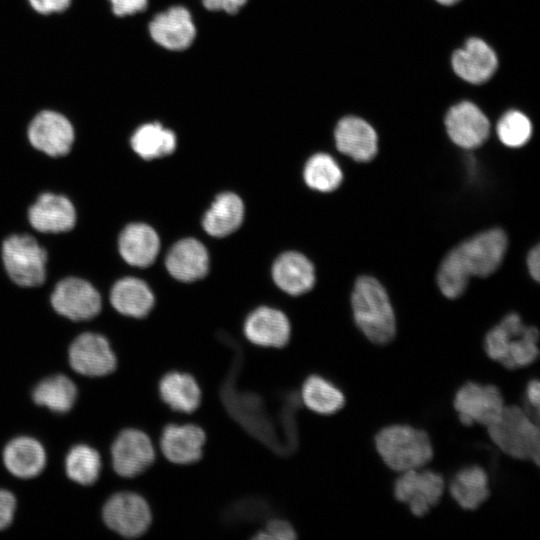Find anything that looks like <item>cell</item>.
Listing matches in <instances>:
<instances>
[{
    "label": "cell",
    "mask_w": 540,
    "mask_h": 540,
    "mask_svg": "<svg viewBox=\"0 0 540 540\" xmlns=\"http://www.w3.org/2000/svg\"><path fill=\"white\" fill-rule=\"evenodd\" d=\"M28 218L31 226L39 232H67L75 226L76 210L67 197L43 193L30 206Z\"/></svg>",
    "instance_id": "19"
},
{
    "label": "cell",
    "mask_w": 540,
    "mask_h": 540,
    "mask_svg": "<svg viewBox=\"0 0 540 540\" xmlns=\"http://www.w3.org/2000/svg\"><path fill=\"white\" fill-rule=\"evenodd\" d=\"M272 276L275 283L291 295L308 292L315 283L312 263L297 252L280 255L272 267Z\"/></svg>",
    "instance_id": "24"
},
{
    "label": "cell",
    "mask_w": 540,
    "mask_h": 540,
    "mask_svg": "<svg viewBox=\"0 0 540 540\" xmlns=\"http://www.w3.org/2000/svg\"><path fill=\"white\" fill-rule=\"evenodd\" d=\"M449 492L462 509L475 510L490 496L488 475L478 465L462 468L453 476Z\"/></svg>",
    "instance_id": "28"
},
{
    "label": "cell",
    "mask_w": 540,
    "mask_h": 540,
    "mask_svg": "<svg viewBox=\"0 0 540 540\" xmlns=\"http://www.w3.org/2000/svg\"><path fill=\"white\" fill-rule=\"evenodd\" d=\"M111 457L114 471L121 477L132 478L154 464L156 450L147 433L128 428L121 431L113 442Z\"/></svg>",
    "instance_id": "11"
},
{
    "label": "cell",
    "mask_w": 540,
    "mask_h": 540,
    "mask_svg": "<svg viewBox=\"0 0 540 540\" xmlns=\"http://www.w3.org/2000/svg\"><path fill=\"white\" fill-rule=\"evenodd\" d=\"M102 515L111 530L126 538L143 535L153 519L147 500L134 492H120L111 496L103 507Z\"/></svg>",
    "instance_id": "8"
},
{
    "label": "cell",
    "mask_w": 540,
    "mask_h": 540,
    "mask_svg": "<svg viewBox=\"0 0 540 540\" xmlns=\"http://www.w3.org/2000/svg\"><path fill=\"white\" fill-rule=\"evenodd\" d=\"M507 236L499 228L490 229L464 241L442 260L437 283L444 296L457 298L471 276L487 277L500 266L507 249Z\"/></svg>",
    "instance_id": "1"
},
{
    "label": "cell",
    "mask_w": 540,
    "mask_h": 540,
    "mask_svg": "<svg viewBox=\"0 0 540 540\" xmlns=\"http://www.w3.org/2000/svg\"><path fill=\"white\" fill-rule=\"evenodd\" d=\"M2 259L8 276L17 285L35 287L44 282L47 254L32 236L7 237L2 244Z\"/></svg>",
    "instance_id": "6"
},
{
    "label": "cell",
    "mask_w": 540,
    "mask_h": 540,
    "mask_svg": "<svg viewBox=\"0 0 540 540\" xmlns=\"http://www.w3.org/2000/svg\"><path fill=\"white\" fill-rule=\"evenodd\" d=\"M110 301L119 313L129 317L142 318L151 311L155 299L144 281L134 277H125L112 287Z\"/></svg>",
    "instance_id": "27"
},
{
    "label": "cell",
    "mask_w": 540,
    "mask_h": 540,
    "mask_svg": "<svg viewBox=\"0 0 540 540\" xmlns=\"http://www.w3.org/2000/svg\"><path fill=\"white\" fill-rule=\"evenodd\" d=\"M538 339L536 327L525 325L517 313H509L486 334L484 350L507 369L523 368L538 358Z\"/></svg>",
    "instance_id": "3"
},
{
    "label": "cell",
    "mask_w": 540,
    "mask_h": 540,
    "mask_svg": "<svg viewBox=\"0 0 540 540\" xmlns=\"http://www.w3.org/2000/svg\"><path fill=\"white\" fill-rule=\"evenodd\" d=\"M16 499L14 495L6 490H0V530L8 527L14 516Z\"/></svg>",
    "instance_id": "36"
},
{
    "label": "cell",
    "mask_w": 540,
    "mask_h": 540,
    "mask_svg": "<svg viewBox=\"0 0 540 540\" xmlns=\"http://www.w3.org/2000/svg\"><path fill=\"white\" fill-rule=\"evenodd\" d=\"M54 310L73 321L88 320L101 310L99 292L88 281L67 277L61 280L51 295Z\"/></svg>",
    "instance_id": "12"
},
{
    "label": "cell",
    "mask_w": 540,
    "mask_h": 540,
    "mask_svg": "<svg viewBox=\"0 0 540 540\" xmlns=\"http://www.w3.org/2000/svg\"><path fill=\"white\" fill-rule=\"evenodd\" d=\"M32 7L43 14L65 10L70 0H29Z\"/></svg>",
    "instance_id": "40"
},
{
    "label": "cell",
    "mask_w": 540,
    "mask_h": 540,
    "mask_svg": "<svg viewBox=\"0 0 540 540\" xmlns=\"http://www.w3.org/2000/svg\"><path fill=\"white\" fill-rule=\"evenodd\" d=\"M453 406L462 424L489 427L500 417L505 404L496 386L467 382L457 390Z\"/></svg>",
    "instance_id": "7"
},
{
    "label": "cell",
    "mask_w": 540,
    "mask_h": 540,
    "mask_svg": "<svg viewBox=\"0 0 540 540\" xmlns=\"http://www.w3.org/2000/svg\"><path fill=\"white\" fill-rule=\"evenodd\" d=\"M374 441L383 462L396 472L420 469L433 457L428 433L410 425L384 427L376 434Z\"/></svg>",
    "instance_id": "4"
},
{
    "label": "cell",
    "mask_w": 540,
    "mask_h": 540,
    "mask_svg": "<svg viewBox=\"0 0 540 540\" xmlns=\"http://www.w3.org/2000/svg\"><path fill=\"white\" fill-rule=\"evenodd\" d=\"M436 1L444 5H451L458 2L459 0H436Z\"/></svg>",
    "instance_id": "42"
},
{
    "label": "cell",
    "mask_w": 540,
    "mask_h": 540,
    "mask_svg": "<svg viewBox=\"0 0 540 540\" xmlns=\"http://www.w3.org/2000/svg\"><path fill=\"white\" fill-rule=\"evenodd\" d=\"M487 429L492 442L506 455L539 464V427L537 419L526 408L505 406L500 417Z\"/></svg>",
    "instance_id": "5"
},
{
    "label": "cell",
    "mask_w": 540,
    "mask_h": 540,
    "mask_svg": "<svg viewBox=\"0 0 540 540\" xmlns=\"http://www.w3.org/2000/svg\"><path fill=\"white\" fill-rule=\"evenodd\" d=\"M353 318L366 338L384 345L396 334L395 314L383 286L371 276L359 277L351 296Z\"/></svg>",
    "instance_id": "2"
},
{
    "label": "cell",
    "mask_w": 540,
    "mask_h": 540,
    "mask_svg": "<svg viewBox=\"0 0 540 540\" xmlns=\"http://www.w3.org/2000/svg\"><path fill=\"white\" fill-rule=\"evenodd\" d=\"M245 338L253 345L281 349L290 341L291 325L287 316L271 307H258L245 319Z\"/></svg>",
    "instance_id": "16"
},
{
    "label": "cell",
    "mask_w": 540,
    "mask_h": 540,
    "mask_svg": "<svg viewBox=\"0 0 540 540\" xmlns=\"http://www.w3.org/2000/svg\"><path fill=\"white\" fill-rule=\"evenodd\" d=\"M334 138L337 149L358 162L372 160L378 150L375 130L359 117L342 118L335 128Z\"/></svg>",
    "instance_id": "21"
},
{
    "label": "cell",
    "mask_w": 540,
    "mask_h": 540,
    "mask_svg": "<svg viewBox=\"0 0 540 540\" xmlns=\"http://www.w3.org/2000/svg\"><path fill=\"white\" fill-rule=\"evenodd\" d=\"M304 180L312 189L330 192L340 185L342 171L330 155L318 153L307 161L304 168Z\"/></svg>",
    "instance_id": "33"
},
{
    "label": "cell",
    "mask_w": 540,
    "mask_h": 540,
    "mask_svg": "<svg viewBox=\"0 0 540 540\" xmlns=\"http://www.w3.org/2000/svg\"><path fill=\"white\" fill-rule=\"evenodd\" d=\"M158 395L170 411L190 415L200 408L203 392L191 373L169 370L158 381Z\"/></svg>",
    "instance_id": "18"
},
{
    "label": "cell",
    "mask_w": 540,
    "mask_h": 540,
    "mask_svg": "<svg viewBox=\"0 0 540 540\" xmlns=\"http://www.w3.org/2000/svg\"><path fill=\"white\" fill-rule=\"evenodd\" d=\"M444 487L441 474L420 468L402 472L394 483L393 492L413 515L422 517L439 503Z\"/></svg>",
    "instance_id": "9"
},
{
    "label": "cell",
    "mask_w": 540,
    "mask_h": 540,
    "mask_svg": "<svg viewBox=\"0 0 540 540\" xmlns=\"http://www.w3.org/2000/svg\"><path fill=\"white\" fill-rule=\"evenodd\" d=\"M299 400L309 411L323 416L340 411L346 401L338 386L318 374H311L302 382Z\"/></svg>",
    "instance_id": "26"
},
{
    "label": "cell",
    "mask_w": 540,
    "mask_h": 540,
    "mask_svg": "<svg viewBox=\"0 0 540 540\" xmlns=\"http://www.w3.org/2000/svg\"><path fill=\"white\" fill-rule=\"evenodd\" d=\"M297 531L288 520L280 517L269 519L265 525L251 536L256 540H294Z\"/></svg>",
    "instance_id": "35"
},
{
    "label": "cell",
    "mask_w": 540,
    "mask_h": 540,
    "mask_svg": "<svg viewBox=\"0 0 540 540\" xmlns=\"http://www.w3.org/2000/svg\"><path fill=\"white\" fill-rule=\"evenodd\" d=\"M112 10L117 16H127L143 11L147 0H110Z\"/></svg>",
    "instance_id": "37"
},
{
    "label": "cell",
    "mask_w": 540,
    "mask_h": 540,
    "mask_svg": "<svg viewBox=\"0 0 540 540\" xmlns=\"http://www.w3.org/2000/svg\"><path fill=\"white\" fill-rule=\"evenodd\" d=\"M527 267L531 277L539 281L540 278V250L539 245H536L530 250L527 256Z\"/></svg>",
    "instance_id": "41"
},
{
    "label": "cell",
    "mask_w": 540,
    "mask_h": 540,
    "mask_svg": "<svg viewBox=\"0 0 540 540\" xmlns=\"http://www.w3.org/2000/svg\"><path fill=\"white\" fill-rule=\"evenodd\" d=\"M454 72L463 80L472 84L487 81L495 72L498 60L492 48L482 39L473 37L466 41L463 48L452 55Z\"/></svg>",
    "instance_id": "20"
},
{
    "label": "cell",
    "mask_w": 540,
    "mask_h": 540,
    "mask_svg": "<svg viewBox=\"0 0 540 540\" xmlns=\"http://www.w3.org/2000/svg\"><path fill=\"white\" fill-rule=\"evenodd\" d=\"M527 411L533 416V413L538 417L539 401H540V385L538 379H532L528 382L525 391Z\"/></svg>",
    "instance_id": "39"
},
{
    "label": "cell",
    "mask_w": 540,
    "mask_h": 540,
    "mask_svg": "<svg viewBox=\"0 0 540 540\" xmlns=\"http://www.w3.org/2000/svg\"><path fill=\"white\" fill-rule=\"evenodd\" d=\"M132 149L150 160L171 154L176 148V136L158 122L141 125L131 137Z\"/></svg>",
    "instance_id": "30"
},
{
    "label": "cell",
    "mask_w": 540,
    "mask_h": 540,
    "mask_svg": "<svg viewBox=\"0 0 540 540\" xmlns=\"http://www.w3.org/2000/svg\"><path fill=\"white\" fill-rule=\"evenodd\" d=\"M77 389L64 375H56L41 381L33 390L34 402L54 412H68L75 403Z\"/></svg>",
    "instance_id": "31"
},
{
    "label": "cell",
    "mask_w": 540,
    "mask_h": 540,
    "mask_svg": "<svg viewBox=\"0 0 540 540\" xmlns=\"http://www.w3.org/2000/svg\"><path fill=\"white\" fill-rule=\"evenodd\" d=\"M149 32L165 49L181 51L193 43L196 27L188 9L178 5L157 14L149 24Z\"/></svg>",
    "instance_id": "17"
},
{
    "label": "cell",
    "mask_w": 540,
    "mask_h": 540,
    "mask_svg": "<svg viewBox=\"0 0 540 540\" xmlns=\"http://www.w3.org/2000/svg\"><path fill=\"white\" fill-rule=\"evenodd\" d=\"M65 469L71 480L81 485H91L98 479L101 471L100 455L90 446L77 445L69 451Z\"/></svg>",
    "instance_id": "32"
},
{
    "label": "cell",
    "mask_w": 540,
    "mask_h": 540,
    "mask_svg": "<svg viewBox=\"0 0 540 540\" xmlns=\"http://www.w3.org/2000/svg\"><path fill=\"white\" fill-rule=\"evenodd\" d=\"M69 361L73 370L91 377L108 375L117 367L116 355L108 340L92 332L83 333L73 341Z\"/></svg>",
    "instance_id": "13"
},
{
    "label": "cell",
    "mask_w": 540,
    "mask_h": 540,
    "mask_svg": "<svg viewBox=\"0 0 540 540\" xmlns=\"http://www.w3.org/2000/svg\"><path fill=\"white\" fill-rule=\"evenodd\" d=\"M496 132L504 145L513 148L521 147L532 135V124L523 113L511 110L500 118Z\"/></svg>",
    "instance_id": "34"
},
{
    "label": "cell",
    "mask_w": 540,
    "mask_h": 540,
    "mask_svg": "<svg viewBox=\"0 0 540 540\" xmlns=\"http://www.w3.org/2000/svg\"><path fill=\"white\" fill-rule=\"evenodd\" d=\"M247 0H202L204 7L210 11H223L229 14L237 13Z\"/></svg>",
    "instance_id": "38"
},
{
    "label": "cell",
    "mask_w": 540,
    "mask_h": 540,
    "mask_svg": "<svg viewBox=\"0 0 540 540\" xmlns=\"http://www.w3.org/2000/svg\"><path fill=\"white\" fill-rule=\"evenodd\" d=\"M32 146L52 157L69 153L74 141V129L69 120L54 111L36 115L28 128Z\"/></svg>",
    "instance_id": "14"
},
{
    "label": "cell",
    "mask_w": 540,
    "mask_h": 540,
    "mask_svg": "<svg viewBox=\"0 0 540 540\" xmlns=\"http://www.w3.org/2000/svg\"><path fill=\"white\" fill-rule=\"evenodd\" d=\"M118 247L120 255L128 264L146 267L154 262L160 241L152 227L144 223H131L122 230Z\"/></svg>",
    "instance_id": "23"
},
{
    "label": "cell",
    "mask_w": 540,
    "mask_h": 540,
    "mask_svg": "<svg viewBox=\"0 0 540 540\" xmlns=\"http://www.w3.org/2000/svg\"><path fill=\"white\" fill-rule=\"evenodd\" d=\"M445 127L450 139L465 149L482 145L490 132V123L485 114L469 101L460 102L448 110Z\"/></svg>",
    "instance_id": "15"
},
{
    "label": "cell",
    "mask_w": 540,
    "mask_h": 540,
    "mask_svg": "<svg viewBox=\"0 0 540 540\" xmlns=\"http://www.w3.org/2000/svg\"><path fill=\"white\" fill-rule=\"evenodd\" d=\"M244 205L240 197L231 192L218 195L203 218V228L214 237L234 232L242 223Z\"/></svg>",
    "instance_id": "29"
},
{
    "label": "cell",
    "mask_w": 540,
    "mask_h": 540,
    "mask_svg": "<svg viewBox=\"0 0 540 540\" xmlns=\"http://www.w3.org/2000/svg\"><path fill=\"white\" fill-rule=\"evenodd\" d=\"M166 268L177 280L191 282L204 277L209 267L205 246L194 238L176 242L166 256Z\"/></svg>",
    "instance_id": "22"
},
{
    "label": "cell",
    "mask_w": 540,
    "mask_h": 540,
    "mask_svg": "<svg viewBox=\"0 0 540 540\" xmlns=\"http://www.w3.org/2000/svg\"><path fill=\"white\" fill-rule=\"evenodd\" d=\"M8 471L19 478L37 476L44 468L46 454L42 445L31 437H17L10 441L3 452Z\"/></svg>",
    "instance_id": "25"
},
{
    "label": "cell",
    "mask_w": 540,
    "mask_h": 540,
    "mask_svg": "<svg viewBox=\"0 0 540 540\" xmlns=\"http://www.w3.org/2000/svg\"><path fill=\"white\" fill-rule=\"evenodd\" d=\"M207 434L194 422H169L161 429L159 449L164 459L172 465L189 466L204 456Z\"/></svg>",
    "instance_id": "10"
}]
</instances>
